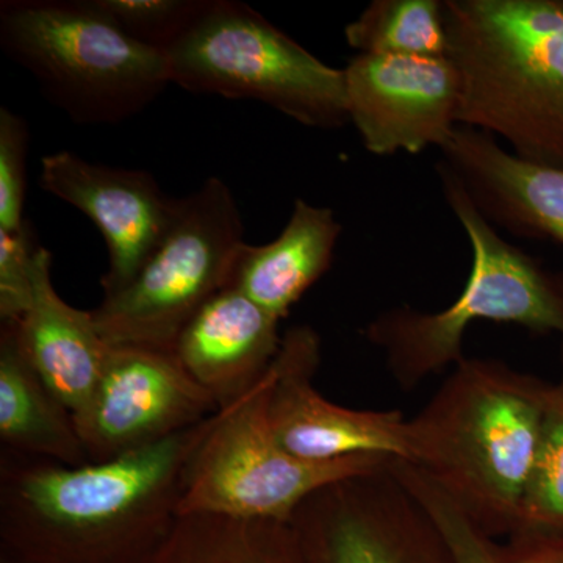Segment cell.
Segmentation results:
<instances>
[{
	"label": "cell",
	"instance_id": "6da1fadb",
	"mask_svg": "<svg viewBox=\"0 0 563 563\" xmlns=\"http://www.w3.org/2000/svg\"><path fill=\"white\" fill-rule=\"evenodd\" d=\"M218 417L81 466L3 450L2 554L22 563H140L179 518L185 470Z\"/></svg>",
	"mask_w": 563,
	"mask_h": 563
},
{
	"label": "cell",
	"instance_id": "7a4b0ae2",
	"mask_svg": "<svg viewBox=\"0 0 563 563\" xmlns=\"http://www.w3.org/2000/svg\"><path fill=\"white\" fill-rule=\"evenodd\" d=\"M551 388L501 361L463 357L409 421L410 463L490 539L520 523Z\"/></svg>",
	"mask_w": 563,
	"mask_h": 563
},
{
	"label": "cell",
	"instance_id": "3957f363",
	"mask_svg": "<svg viewBox=\"0 0 563 563\" xmlns=\"http://www.w3.org/2000/svg\"><path fill=\"white\" fill-rule=\"evenodd\" d=\"M457 124L563 169V0H446Z\"/></svg>",
	"mask_w": 563,
	"mask_h": 563
},
{
	"label": "cell",
	"instance_id": "277c9868",
	"mask_svg": "<svg viewBox=\"0 0 563 563\" xmlns=\"http://www.w3.org/2000/svg\"><path fill=\"white\" fill-rule=\"evenodd\" d=\"M444 199L472 247V268L457 299L440 312L395 307L377 314L363 336L384 352L391 376L412 390L432 374L457 365L463 336L477 321L515 324L563 342V272L507 242L470 201L461 184L437 168Z\"/></svg>",
	"mask_w": 563,
	"mask_h": 563
},
{
	"label": "cell",
	"instance_id": "5b68a950",
	"mask_svg": "<svg viewBox=\"0 0 563 563\" xmlns=\"http://www.w3.org/2000/svg\"><path fill=\"white\" fill-rule=\"evenodd\" d=\"M0 46L79 124L135 117L172 84L165 52L140 43L90 0H9Z\"/></svg>",
	"mask_w": 563,
	"mask_h": 563
},
{
	"label": "cell",
	"instance_id": "8992f818",
	"mask_svg": "<svg viewBox=\"0 0 563 563\" xmlns=\"http://www.w3.org/2000/svg\"><path fill=\"white\" fill-rule=\"evenodd\" d=\"M165 54L172 84L195 95L252 99L306 128L331 131L350 122L344 70L246 3L211 0Z\"/></svg>",
	"mask_w": 563,
	"mask_h": 563
},
{
	"label": "cell",
	"instance_id": "52a82bcc",
	"mask_svg": "<svg viewBox=\"0 0 563 563\" xmlns=\"http://www.w3.org/2000/svg\"><path fill=\"white\" fill-rule=\"evenodd\" d=\"M273 383L272 365L239 402L220 410L217 424L185 470L177 517L210 515L288 525L314 492L384 472L395 461L390 455L358 454L309 462L287 453L269 424Z\"/></svg>",
	"mask_w": 563,
	"mask_h": 563
},
{
	"label": "cell",
	"instance_id": "ba28073f",
	"mask_svg": "<svg viewBox=\"0 0 563 563\" xmlns=\"http://www.w3.org/2000/svg\"><path fill=\"white\" fill-rule=\"evenodd\" d=\"M243 235L239 206L220 177L179 199L172 228L139 276L92 310L102 339L111 347L174 354L185 325L231 287Z\"/></svg>",
	"mask_w": 563,
	"mask_h": 563
},
{
	"label": "cell",
	"instance_id": "9c48e42d",
	"mask_svg": "<svg viewBox=\"0 0 563 563\" xmlns=\"http://www.w3.org/2000/svg\"><path fill=\"white\" fill-rule=\"evenodd\" d=\"M288 525L302 563H453L439 528L391 465L314 492Z\"/></svg>",
	"mask_w": 563,
	"mask_h": 563
},
{
	"label": "cell",
	"instance_id": "30bf717a",
	"mask_svg": "<svg viewBox=\"0 0 563 563\" xmlns=\"http://www.w3.org/2000/svg\"><path fill=\"white\" fill-rule=\"evenodd\" d=\"M218 412L176 354L111 347L90 402L74 421L92 463L162 442Z\"/></svg>",
	"mask_w": 563,
	"mask_h": 563
},
{
	"label": "cell",
	"instance_id": "8fae6325",
	"mask_svg": "<svg viewBox=\"0 0 563 563\" xmlns=\"http://www.w3.org/2000/svg\"><path fill=\"white\" fill-rule=\"evenodd\" d=\"M321 339L310 325L291 328L274 361L268 417L287 453L309 462L384 454L410 462L409 421L399 410H352L314 390Z\"/></svg>",
	"mask_w": 563,
	"mask_h": 563
},
{
	"label": "cell",
	"instance_id": "7c38bea8",
	"mask_svg": "<svg viewBox=\"0 0 563 563\" xmlns=\"http://www.w3.org/2000/svg\"><path fill=\"white\" fill-rule=\"evenodd\" d=\"M343 70L347 117L374 155L440 150L459 125L461 77L448 57L358 54Z\"/></svg>",
	"mask_w": 563,
	"mask_h": 563
},
{
	"label": "cell",
	"instance_id": "4fadbf2b",
	"mask_svg": "<svg viewBox=\"0 0 563 563\" xmlns=\"http://www.w3.org/2000/svg\"><path fill=\"white\" fill-rule=\"evenodd\" d=\"M40 187L87 214L101 231L109 251L103 296L132 284L179 209V199L166 195L151 173L110 168L68 151L43 157Z\"/></svg>",
	"mask_w": 563,
	"mask_h": 563
},
{
	"label": "cell",
	"instance_id": "5bb4252c",
	"mask_svg": "<svg viewBox=\"0 0 563 563\" xmlns=\"http://www.w3.org/2000/svg\"><path fill=\"white\" fill-rule=\"evenodd\" d=\"M437 168L461 184L493 228L563 246V169L518 157L490 133L457 125Z\"/></svg>",
	"mask_w": 563,
	"mask_h": 563
},
{
	"label": "cell",
	"instance_id": "9a60e30c",
	"mask_svg": "<svg viewBox=\"0 0 563 563\" xmlns=\"http://www.w3.org/2000/svg\"><path fill=\"white\" fill-rule=\"evenodd\" d=\"M277 325L243 291L228 287L185 325L174 354L220 410L229 409L272 368L282 344Z\"/></svg>",
	"mask_w": 563,
	"mask_h": 563
},
{
	"label": "cell",
	"instance_id": "2e32d148",
	"mask_svg": "<svg viewBox=\"0 0 563 563\" xmlns=\"http://www.w3.org/2000/svg\"><path fill=\"white\" fill-rule=\"evenodd\" d=\"M51 266V252L38 244L33 255L32 302L18 320V329L33 368L76 417L90 402L111 346L91 312L63 301L52 284Z\"/></svg>",
	"mask_w": 563,
	"mask_h": 563
},
{
	"label": "cell",
	"instance_id": "e0dca14e",
	"mask_svg": "<svg viewBox=\"0 0 563 563\" xmlns=\"http://www.w3.org/2000/svg\"><path fill=\"white\" fill-rule=\"evenodd\" d=\"M340 235L342 224L335 211L296 199L290 220L276 240L261 246L243 244L231 287L284 320L331 268Z\"/></svg>",
	"mask_w": 563,
	"mask_h": 563
},
{
	"label": "cell",
	"instance_id": "ac0fdd59",
	"mask_svg": "<svg viewBox=\"0 0 563 563\" xmlns=\"http://www.w3.org/2000/svg\"><path fill=\"white\" fill-rule=\"evenodd\" d=\"M0 440L11 453L68 466L91 463L73 413L29 361L18 320L0 321Z\"/></svg>",
	"mask_w": 563,
	"mask_h": 563
},
{
	"label": "cell",
	"instance_id": "d6986e66",
	"mask_svg": "<svg viewBox=\"0 0 563 563\" xmlns=\"http://www.w3.org/2000/svg\"><path fill=\"white\" fill-rule=\"evenodd\" d=\"M140 563H302L290 525L191 515Z\"/></svg>",
	"mask_w": 563,
	"mask_h": 563
},
{
	"label": "cell",
	"instance_id": "ffe728a7",
	"mask_svg": "<svg viewBox=\"0 0 563 563\" xmlns=\"http://www.w3.org/2000/svg\"><path fill=\"white\" fill-rule=\"evenodd\" d=\"M344 38L363 55L446 57L440 0H374L344 27Z\"/></svg>",
	"mask_w": 563,
	"mask_h": 563
},
{
	"label": "cell",
	"instance_id": "44dd1931",
	"mask_svg": "<svg viewBox=\"0 0 563 563\" xmlns=\"http://www.w3.org/2000/svg\"><path fill=\"white\" fill-rule=\"evenodd\" d=\"M520 531H563V388L559 384H553L548 399L539 451L515 532Z\"/></svg>",
	"mask_w": 563,
	"mask_h": 563
},
{
	"label": "cell",
	"instance_id": "7402d4cb",
	"mask_svg": "<svg viewBox=\"0 0 563 563\" xmlns=\"http://www.w3.org/2000/svg\"><path fill=\"white\" fill-rule=\"evenodd\" d=\"M391 472L424 507L442 533L453 563H503L493 539L413 463L395 459Z\"/></svg>",
	"mask_w": 563,
	"mask_h": 563
},
{
	"label": "cell",
	"instance_id": "603a6c76",
	"mask_svg": "<svg viewBox=\"0 0 563 563\" xmlns=\"http://www.w3.org/2000/svg\"><path fill=\"white\" fill-rule=\"evenodd\" d=\"M132 38L166 52L209 9L211 0H90Z\"/></svg>",
	"mask_w": 563,
	"mask_h": 563
},
{
	"label": "cell",
	"instance_id": "cb8c5ba5",
	"mask_svg": "<svg viewBox=\"0 0 563 563\" xmlns=\"http://www.w3.org/2000/svg\"><path fill=\"white\" fill-rule=\"evenodd\" d=\"M29 129L24 118L0 109V231H20L25 224V161Z\"/></svg>",
	"mask_w": 563,
	"mask_h": 563
},
{
	"label": "cell",
	"instance_id": "d4e9b609",
	"mask_svg": "<svg viewBox=\"0 0 563 563\" xmlns=\"http://www.w3.org/2000/svg\"><path fill=\"white\" fill-rule=\"evenodd\" d=\"M35 242L31 224L0 231V320H20L31 307Z\"/></svg>",
	"mask_w": 563,
	"mask_h": 563
},
{
	"label": "cell",
	"instance_id": "484cf974",
	"mask_svg": "<svg viewBox=\"0 0 563 563\" xmlns=\"http://www.w3.org/2000/svg\"><path fill=\"white\" fill-rule=\"evenodd\" d=\"M503 563H563V531H520L496 543Z\"/></svg>",
	"mask_w": 563,
	"mask_h": 563
},
{
	"label": "cell",
	"instance_id": "4316f807",
	"mask_svg": "<svg viewBox=\"0 0 563 563\" xmlns=\"http://www.w3.org/2000/svg\"><path fill=\"white\" fill-rule=\"evenodd\" d=\"M0 563H22L16 561V559L10 558V555L2 554V559H0Z\"/></svg>",
	"mask_w": 563,
	"mask_h": 563
},
{
	"label": "cell",
	"instance_id": "83f0119b",
	"mask_svg": "<svg viewBox=\"0 0 563 563\" xmlns=\"http://www.w3.org/2000/svg\"><path fill=\"white\" fill-rule=\"evenodd\" d=\"M561 363H562V376H561V380H559V385H561V387L563 388V342H562V347H561Z\"/></svg>",
	"mask_w": 563,
	"mask_h": 563
}]
</instances>
